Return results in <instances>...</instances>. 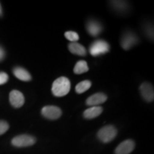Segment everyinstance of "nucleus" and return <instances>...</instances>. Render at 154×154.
I'll list each match as a JSON object with an SVG mask.
<instances>
[{"instance_id":"nucleus-1","label":"nucleus","mask_w":154,"mask_h":154,"mask_svg":"<svg viewBox=\"0 0 154 154\" xmlns=\"http://www.w3.org/2000/svg\"><path fill=\"white\" fill-rule=\"evenodd\" d=\"M71 83L66 77L61 76L54 82L51 91L55 96L61 97L66 96L70 91Z\"/></svg>"},{"instance_id":"nucleus-2","label":"nucleus","mask_w":154,"mask_h":154,"mask_svg":"<svg viewBox=\"0 0 154 154\" xmlns=\"http://www.w3.org/2000/svg\"><path fill=\"white\" fill-rule=\"evenodd\" d=\"M110 46L107 42L104 40L99 39L94 41L89 47V53L94 57H97L109 52Z\"/></svg>"},{"instance_id":"nucleus-3","label":"nucleus","mask_w":154,"mask_h":154,"mask_svg":"<svg viewBox=\"0 0 154 154\" xmlns=\"http://www.w3.org/2000/svg\"><path fill=\"white\" fill-rule=\"evenodd\" d=\"M117 135V130L113 126L108 125L103 126L98 132L97 136L99 140L103 143H109L116 138Z\"/></svg>"},{"instance_id":"nucleus-4","label":"nucleus","mask_w":154,"mask_h":154,"mask_svg":"<svg viewBox=\"0 0 154 154\" xmlns=\"http://www.w3.org/2000/svg\"><path fill=\"white\" fill-rule=\"evenodd\" d=\"M36 143V138L27 134L17 136L11 140V143L15 147L23 148L34 145Z\"/></svg>"},{"instance_id":"nucleus-5","label":"nucleus","mask_w":154,"mask_h":154,"mask_svg":"<svg viewBox=\"0 0 154 154\" xmlns=\"http://www.w3.org/2000/svg\"><path fill=\"white\" fill-rule=\"evenodd\" d=\"M138 42V38L134 32L128 31L122 35L121 39V45L125 50H128L136 45Z\"/></svg>"},{"instance_id":"nucleus-6","label":"nucleus","mask_w":154,"mask_h":154,"mask_svg":"<svg viewBox=\"0 0 154 154\" xmlns=\"http://www.w3.org/2000/svg\"><path fill=\"white\" fill-rule=\"evenodd\" d=\"M42 114L48 119L55 120L61 116V110L56 106H46L42 109Z\"/></svg>"},{"instance_id":"nucleus-7","label":"nucleus","mask_w":154,"mask_h":154,"mask_svg":"<svg viewBox=\"0 0 154 154\" xmlns=\"http://www.w3.org/2000/svg\"><path fill=\"white\" fill-rule=\"evenodd\" d=\"M140 91L142 97L145 101L151 102L153 101L154 98V90L153 86L149 83L145 82L141 84L140 87Z\"/></svg>"},{"instance_id":"nucleus-8","label":"nucleus","mask_w":154,"mask_h":154,"mask_svg":"<svg viewBox=\"0 0 154 154\" xmlns=\"http://www.w3.org/2000/svg\"><path fill=\"white\" fill-rule=\"evenodd\" d=\"M135 143L132 140H126L117 146L115 150L116 154H129L134 151Z\"/></svg>"},{"instance_id":"nucleus-9","label":"nucleus","mask_w":154,"mask_h":154,"mask_svg":"<svg viewBox=\"0 0 154 154\" xmlns=\"http://www.w3.org/2000/svg\"><path fill=\"white\" fill-rule=\"evenodd\" d=\"M86 29L88 33L92 36H97L101 33L103 26L101 23L96 20H88L86 24Z\"/></svg>"},{"instance_id":"nucleus-10","label":"nucleus","mask_w":154,"mask_h":154,"mask_svg":"<svg viewBox=\"0 0 154 154\" xmlns=\"http://www.w3.org/2000/svg\"><path fill=\"white\" fill-rule=\"evenodd\" d=\"M9 101L14 108L22 107L24 103V95L17 90H13L9 94Z\"/></svg>"},{"instance_id":"nucleus-11","label":"nucleus","mask_w":154,"mask_h":154,"mask_svg":"<svg viewBox=\"0 0 154 154\" xmlns=\"http://www.w3.org/2000/svg\"><path fill=\"white\" fill-rule=\"evenodd\" d=\"M107 100V96L103 93H97L89 96L86 100V104L92 106H97L98 105L104 103Z\"/></svg>"},{"instance_id":"nucleus-12","label":"nucleus","mask_w":154,"mask_h":154,"mask_svg":"<svg viewBox=\"0 0 154 154\" xmlns=\"http://www.w3.org/2000/svg\"><path fill=\"white\" fill-rule=\"evenodd\" d=\"M102 111H103V109L101 106H91L85 110L84 112V116L85 119H92L99 116L102 113Z\"/></svg>"},{"instance_id":"nucleus-13","label":"nucleus","mask_w":154,"mask_h":154,"mask_svg":"<svg viewBox=\"0 0 154 154\" xmlns=\"http://www.w3.org/2000/svg\"><path fill=\"white\" fill-rule=\"evenodd\" d=\"M13 73L17 79L23 82H29L32 79V76L29 73L22 67H16L13 71Z\"/></svg>"},{"instance_id":"nucleus-14","label":"nucleus","mask_w":154,"mask_h":154,"mask_svg":"<svg viewBox=\"0 0 154 154\" xmlns=\"http://www.w3.org/2000/svg\"><path fill=\"white\" fill-rule=\"evenodd\" d=\"M69 49L72 54L79 56H86V50L85 47L77 42H72L69 45Z\"/></svg>"},{"instance_id":"nucleus-15","label":"nucleus","mask_w":154,"mask_h":154,"mask_svg":"<svg viewBox=\"0 0 154 154\" xmlns=\"http://www.w3.org/2000/svg\"><path fill=\"white\" fill-rule=\"evenodd\" d=\"M112 8L119 13H124L128 10V4L124 1H112L111 2Z\"/></svg>"},{"instance_id":"nucleus-16","label":"nucleus","mask_w":154,"mask_h":154,"mask_svg":"<svg viewBox=\"0 0 154 154\" xmlns=\"http://www.w3.org/2000/svg\"><path fill=\"white\" fill-rule=\"evenodd\" d=\"M88 71V66L87 63L85 61L81 60L78 61L75 65L74 72L76 74H82L83 73H86Z\"/></svg>"},{"instance_id":"nucleus-17","label":"nucleus","mask_w":154,"mask_h":154,"mask_svg":"<svg viewBox=\"0 0 154 154\" xmlns=\"http://www.w3.org/2000/svg\"><path fill=\"white\" fill-rule=\"evenodd\" d=\"M91 86V82L90 81L86 80L79 83L76 86V91L77 94H82L90 88Z\"/></svg>"},{"instance_id":"nucleus-18","label":"nucleus","mask_w":154,"mask_h":154,"mask_svg":"<svg viewBox=\"0 0 154 154\" xmlns=\"http://www.w3.org/2000/svg\"><path fill=\"white\" fill-rule=\"evenodd\" d=\"M64 35L67 39L72 42H76L79 38V34L76 32H73V31H68L64 34Z\"/></svg>"},{"instance_id":"nucleus-19","label":"nucleus","mask_w":154,"mask_h":154,"mask_svg":"<svg viewBox=\"0 0 154 154\" xmlns=\"http://www.w3.org/2000/svg\"><path fill=\"white\" fill-rule=\"evenodd\" d=\"M9 124L5 121H0V135H2L8 131Z\"/></svg>"},{"instance_id":"nucleus-20","label":"nucleus","mask_w":154,"mask_h":154,"mask_svg":"<svg viewBox=\"0 0 154 154\" xmlns=\"http://www.w3.org/2000/svg\"><path fill=\"white\" fill-rule=\"evenodd\" d=\"M9 80L8 75L6 74L5 72H0V85L5 84Z\"/></svg>"},{"instance_id":"nucleus-21","label":"nucleus","mask_w":154,"mask_h":154,"mask_svg":"<svg viewBox=\"0 0 154 154\" xmlns=\"http://www.w3.org/2000/svg\"><path fill=\"white\" fill-rule=\"evenodd\" d=\"M146 33H147V35L149 36L150 38H153V28H151V26H149L146 29Z\"/></svg>"},{"instance_id":"nucleus-22","label":"nucleus","mask_w":154,"mask_h":154,"mask_svg":"<svg viewBox=\"0 0 154 154\" xmlns=\"http://www.w3.org/2000/svg\"><path fill=\"white\" fill-rule=\"evenodd\" d=\"M5 50L3 49L2 47H0V61L3 60L4 58H5Z\"/></svg>"},{"instance_id":"nucleus-23","label":"nucleus","mask_w":154,"mask_h":154,"mask_svg":"<svg viewBox=\"0 0 154 154\" xmlns=\"http://www.w3.org/2000/svg\"><path fill=\"white\" fill-rule=\"evenodd\" d=\"M2 15V7H1V5H0V17Z\"/></svg>"}]
</instances>
